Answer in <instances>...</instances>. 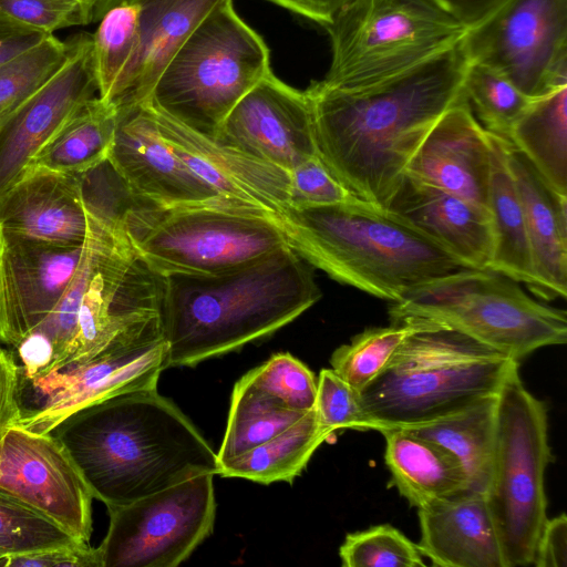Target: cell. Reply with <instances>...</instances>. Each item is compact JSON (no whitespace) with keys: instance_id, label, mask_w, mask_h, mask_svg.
Masks as SVG:
<instances>
[{"instance_id":"6da1fadb","label":"cell","mask_w":567,"mask_h":567,"mask_svg":"<svg viewBox=\"0 0 567 567\" xmlns=\"http://www.w3.org/2000/svg\"><path fill=\"white\" fill-rule=\"evenodd\" d=\"M467 63L457 44L370 85L311 82L305 91L318 156L355 197L383 208L430 130L465 96Z\"/></svg>"},{"instance_id":"7a4b0ae2","label":"cell","mask_w":567,"mask_h":567,"mask_svg":"<svg viewBox=\"0 0 567 567\" xmlns=\"http://www.w3.org/2000/svg\"><path fill=\"white\" fill-rule=\"evenodd\" d=\"M50 433L63 444L93 498L124 505L203 474H218L217 453L157 389L90 404Z\"/></svg>"},{"instance_id":"3957f363","label":"cell","mask_w":567,"mask_h":567,"mask_svg":"<svg viewBox=\"0 0 567 567\" xmlns=\"http://www.w3.org/2000/svg\"><path fill=\"white\" fill-rule=\"evenodd\" d=\"M303 260L288 246L217 274L164 276L159 321L167 368L237 350L313 306L321 292Z\"/></svg>"},{"instance_id":"277c9868","label":"cell","mask_w":567,"mask_h":567,"mask_svg":"<svg viewBox=\"0 0 567 567\" xmlns=\"http://www.w3.org/2000/svg\"><path fill=\"white\" fill-rule=\"evenodd\" d=\"M278 221L290 247L309 264L391 302L470 269L416 228L365 200L287 206Z\"/></svg>"},{"instance_id":"5b68a950","label":"cell","mask_w":567,"mask_h":567,"mask_svg":"<svg viewBox=\"0 0 567 567\" xmlns=\"http://www.w3.org/2000/svg\"><path fill=\"white\" fill-rule=\"evenodd\" d=\"M518 363L425 320L359 392V400L372 430L414 429L496 395Z\"/></svg>"},{"instance_id":"8992f818","label":"cell","mask_w":567,"mask_h":567,"mask_svg":"<svg viewBox=\"0 0 567 567\" xmlns=\"http://www.w3.org/2000/svg\"><path fill=\"white\" fill-rule=\"evenodd\" d=\"M270 71L267 44L228 0L176 51L145 102L215 138L233 107Z\"/></svg>"},{"instance_id":"52a82bcc","label":"cell","mask_w":567,"mask_h":567,"mask_svg":"<svg viewBox=\"0 0 567 567\" xmlns=\"http://www.w3.org/2000/svg\"><path fill=\"white\" fill-rule=\"evenodd\" d=\"M391 322L425 319L460 331L519 362L567 341V315L529 297L517 281L489 269H464L391 302Z\"/></svg>"},{"instance_id":"ba28073f","label":"cell","mask_w":567,"mask_h":567,"mask_svg":"<svg viewBox=\"0 0 567 567\" xmlns=\"http://www.w3.org/2000/svg\"><path fill=\"white\" fill-rule=\"evenodd\" d=\"M550 461L547 408L516 371L497 393L494 455L485 493L504 567L534 564L548 518L544 478Z\"/></svg>"},{"instance_id":"9c48e42d","label":"cell","mask_w":567,"mask_h":567,"mask_svg":"<svg viewBox=\"0 0 567 567\" xmlns=\"http://www.w3.org/2000/svg\"><path fill=\"white\" fill-rule=\"evenodd\" d=\"M324 29L332 58L321 81L337 89L398 75L456 47L467 31L431 0H350Z\"/></svg>"},{"instance_id":"30bf717a","label":"cell","mask_w":567,"mask_h":567,"mask_svg":"<svg viewBox=\"0 0 567 567\" xmlns=\"http://www.w3.org/2000/svg\"><path fill=\"white\" fill-rule=\"evenodd\" d=\"M290 247L277 216L252 206L165 209L133 243L158 274L221 272Z\"/></svg>"},{"instance_id":"8fae6325","label":"cell","mask_w":567,"mask_h":567,"mask_svg":"<svg viewBox=\"0 0 567 567\" xmlns=\"http://www.w3.org/2000/svg\"><path fill=\"white\" fill-rule=\"evenodd\" d=\"M214 474H203L124 505L106 506L101 567H176L213 530Z\"/></svg>"},{"instance_id":"7c38bea8","label":"cell","mask_w":567,"mask_h":567,"mask_svg":"<svg viewBox=\"0 0 567 567\" xmlns=\"http://www.w3.org/2000/svg\"><path fill=\"white\" fill-rule=\"evenodd\" d=\"M468 62L495 71L529 99L567 85V0H507L467 29Z\"/></svg>"},{"instance_id":"4fadbf2b","label":"cell","mask_w":567,"mask_h":567,"mask_svg":"<svg viewBox=\"0 0 567 567\" xmlns=\"http://www.w3.org/2000/svg\"><path fill=\"white\" fill-rule=\"evenodd\" d=\"M168 347L159 315L142 320L117 336L85 363L53 371L31 382L43 398L37 409L23 411L19 425L50 433L72 413L126 392L155 389L167 368Z\"/></svg>"},{"instance_id":"5bb4252c","label":"cell","mask_w":567,"mask_h":567,"mask_svg":"<svg viewBox=\"0 0 567 567\" xmlns=\"http://www.w3.org/2000/svg\"><path fill=\"white\" fill-rule=\"evenodd\" d=\"M0 492L47 516L79 540L92 534L93 496L52 433L11 426L0 440Z\"/></svg>"},{"instance_id":"9a60e30c","label":"cell","mask_w":567,"mask_h":567,"mask_svg":"<svg viewBox=\"0 0 567 567\" xmlns=\"http://www.w3.org/2000/svg\"><path fill=\"white\" fill-rule=\"evenodd\" d=\"M64 42L66 54L58 71L0 121V195L30 168L52 136L96 96L92 34L79 32Z\"/></svg>"},{"instance_id":"2e32d148","label":"cell","mask_w":567,"mask_h":567,"mask_svg":"<svg viewBox=\"0 0 567 567\" xmlns=\"http://www.w3.org/2000/svg\"><path fill=\"white\" fill-rule=\"evenodd\" d=\"M213 140L287 172L318 155L308 94L271 71L233 107Z\"/></svg>"},{"instance_id":"e0dca14e","label":"cell","mask_w":567,"mask_h":567,"mask_svg":"<svg viewBox=\"0 0 567 567\" xmlns=\"http://www.w3.org/2000/svg\"><path fill=\"white\" fill-rule=\"evenodd\" d=\"M83 246L0 229V341L16 347L53 310L81 264Z\"/></svg>"},{"instance_id":"ac0fdd59","label":"cell","mask_w":567,"mask_h":567,"mask_svg":"<svg viewBox=\"0 0 567 567\" xmlns=\"http://www.w3.org/2000/svg\"><path fill=\"white\" fill-rule=\"evenodd\" d=\"M116 111L107 158L138 195L167 209L193 205L249 206L227 199L188 168L162 136L147 102Z\"/></svg>"},{"instance_id":"d6986e66","label":"cell","mask_w":567,"mask_h":567,"mask_svg":"<svg viewBox=\"0 0 567 567\" xmlns=\"http://www.w3.org/2000/svg\"><path fill=\"white\" fill-rule=\"evenodd\" d=\"M404 175L488 212L491 143L465 96L430 130Z\"/></svg>"},{"instance_id":"ffe728a7","label":"cell","mask_w":567,"mask_h":567,"mask_svg":"<svg viewBox=\"0 0 567 567\" xmlns=\"http://www.w3.org/2000/svg\"><path fill=\"white\" fill-rule=\"evenodd\" d=\"M383 208L468 268L487 269L493 254L489 212L406 175Z\"/></svg>"},{"instance_id":"44dd1931","label":"cell","mask_w":567,"mask_h":567,"mask_svg":"<svg viewBox=\"0 0 567 567\" xmlns=\"http://www.w3.org/2000/svg\"><path fill=\"white\" fill-rule=\"evenodd\" d=\"M0 229L63 246H83L89 223L78 176L30 167L0 195Z\"/></svg>"},{"instance_id":"7402d4cb","label":"cell","mask_w":567,"mask_h":567,"mask_svg":"<svg viewBox=\"0 0 567 567\" xmlns=\"http://www.w3.org/2000/svg\"><path fill=\"white\" fill-rule=\"evenodd\" d=\"M507 166L524 212L536 276L534 293L545 300L567 295V196L557 193L534 164L503 137Z\"/></svg>"},{"instance_id":"603a6c76","label":"cell","mask_w":567,"mask_h":567,"mask_svg":"<svg viewBox=\"0 0 567 567\" xmlns=\"http://www.w3.org/2000/svg\"><path fill=\"white\" fill-rule=\"evenodd\" d=\"M138 9L135 52L109 101L122 107L147 101L158 76L198 24L228 0H131Z\"/></svg>"},{"instance_id":"cb8c5ba5","label":"cell","mask_w":567,"mask_h":567,"mask_svg":"<svg viewBox=\"0 0 567 567\" xmlns=\"http://www.w3.org/2000/svg\"><path fill=\"white\" fill-rule=\"evenodd\" d=\"M419 548L434 566L504 567L499 538L484 494L466 492L417 509Z\"/></svg>"},{"instance_id":"d4e9b609","label":"cell","mask_w":567,"mask_h":567,"mask_svg":"<svg viewBox=\"0 0 567 567\" xmlns=\"http://www.w3.org/2000/svg\"><path fill=\"white\" fill-rule=\"evenodd\" d=\"M381 434L391 484L411 506L423 509L471 492L461 463L442 445L406 429Z\"/></svg>"},{"instance_id":"484cf974","label":"cell","mask_w":567,"mask_h":567,"mask_svg":"<svg viewBox=\"0 0 567 567\" xmlns=\"http://www.w3.org/2000/svg\"><path fill=\"white\" fill-rule=\"evenodd\" d=\"M151 106V105H150ZM152 107V106H151ZM163 137L195 154L218 174L277 216L289 205V172L223 145L152 107Z\"/></svg>"},{"instance_id":"4316f807","label":"cell","mask_w":567,"mask_h":567,"mask_svg":"<svg viewBox=\"0 0 567 567\" xmlns=\"http://www.w3.org/2000/svg\"><path fill=\"white\" fill-rule=\"evenodd\" d=\"M487 133L491 143L488 212L493 229V254L487 269L524 282L534 292L533 255L520 199L507 166L503 137Z\"/></svg>"},{"instance_id":"83f0119b","label":"cell","mask_w":567,"mask_h":567,"mask_svg":"<svg viewBox=\"0 0 567 567\" xmlns=\"http://www.w3.org/2000/svg\"><path fill=\"white\" fill-rule=\"evenodd\" d=\"M497 394L435 422L406 429L436 442L461 463L471 492L486 493L491 480L496 426Z\"/></svg>"},{"instance_id":"f1b7e54d","label":"cell","mask_w":567,"mask_h":567,"mask_svg":"<svg viewBox=\"0 0 567 567\" xmlns=\"http://www.w3.org/2000/svg\"><path fill=\"white\" fill-rule=\"evenodd\" d=\"M507 140L557 193L567 196V85L533 99Z\"/></svg>"},{"instance_id":"f546056e","label":"cell","mask_w":567,"mask_h":567,"mask_svg":"<svg viewBox=\"0 0 567 567\" xmlns=\"http://www.w3.org/2000/svg\"><path fill=\"white\" fill-rule=\"evenodd\" d=\"M75 175L87 218L118 239L133 244L167 209L138 195L109 158Z\"/></svg>"},{"instance_id":"4dcf8cb0","label":"cell","mask_w":567,"mask_h":567,"mask_svg":"<svg viewBox=\"0 0 567 567\" xmlns=\"http://www.w3.org/2000/svg\"><path fill=\"white\" fill-rule=\"evenodd\" d=\"M116 112L112 104L93 97L41 148L30 167L80 174L100 164L113 144Z\"/></svg>"},{"instance_id":"1f68e13d","label":"cell","mask_w":567,"mask_h":567,"mask_svg":"<svg viewBox=\"0 0 567 567\" xmlns=\"http://www.w3.org/2000/svg\"><path fill=\"white\" fill-rule=\"evenodd\" d=\"M331 436L320 426L313 409L284 432L220 465L218 474L261 484L291 483Z\"/></svg>"},{"instance_id":"d6a6232c","label":"cell","mask_w":567,"mask_h":567,"mask_svg":"<svg viewBox=\"0 0 567 567\" xmlns=\"http://www.w3.org/2000/svg\"><path fill=\"white\" fill-rule=\"evenodd\" d=\"M308 412L288 409L241 378L234 386L219 466L290 427Z\"/></svg>"},{"instance_id":"836d02e7","label":"cell","mask_w":567,"mask_h":567,"mask_svg":"<svg viewBox=\"0 0 567 567\" xmlns=\"http://www.w3.org/2000/svg\"><path fill=\"white\" fill-rule=\"evenodd\" d=\"M424 323V319L405 318L388 327L368 328L333 351L331 369L360 392L382 371L401 343Z\"/></svg>"},{"instance_id":"e575fe53","label":"cell","mask_w":567,"mask_h":567,"mask_svg":"<svg viewBox=\"0 0 567 567\" xmlns=\"http://www.w3.org/2000/svg\"><path fill=\"white\" fill-rule=\"evenodd\" d=\"M138 9L133 1L110 10L93 38L97 96L107 102L137 44Z\"/></svg>"},{"instance_id":"d590c367","label":"cell","mask_w":567,"mask_h":567,"mask_svg":"<svg viewBox=\"0 0 567 567\" xmlns=\"http://www.w3.org/2000/svg\"><path fill=\"white\" fill-rule=\"evenodd\" d=\"M463 92L481 125L504 138L533 100L495 71L472 62L464 73Z\"/></svg>"},{"instance_id":"8d00e7d4","label":"cell","mask_w":567,"mask_h":567,"mask_svg":"<svg viewBox=\"0 0 567 567\" xmlns=\"http://www.w3.org/2000/svg\"><path fill=\"white\" fill-rule=\"evenodd\" d=\"M64 41L53 34L0 64V121L38 91L62 65Z\"/></svg>"},{"instance_id":"74e56055","label":"cell","mask_w":567,"mask_h":567,"mask_svg":"<svg viewBox=\"0 0 567 567\" xmlns=\"http://www.w3.org/2000/svg\"><path fill=\"white\" fill-rule=\"evenodd\" d=\"M344 567H424L419 545L389 524L349 533L340 546Z\"/></svg>"},{"instance_id":"f35d334b","label":"cell","mask_w":567,"mask_h":567,"mask_svg":"<svg viewBox=\"0 0 567 567\" xmlns=\"http://www.w3.org/2000/svg\"><path fill=\"white\" fill-rule=\"evenodd\" d=\"M243 378L288 409L299 412L315 409L317 379L290 353L274 354Z\"/></svg>"},{"instance_id":"ab89813d","label":"cell","mask_w":567,"mask_h":567,"mask_svg":"<svg viewBox=\"0 0 567 567\" xmlns=\"http://www.w3.org/2000/svg\"><path fill=\"white\" fill-rule=\"evenodd\" d=\"M78 540L47 516L0 492V547L8 555Z\"/></svg>"},{"instance_id":"60d3db41","label":"cell","mask_w":567,"mask_h":567,"mask_svg":"<svg viewBox=\"0 0 567 567\" xmlns=\"http://www.w3.org/2000/svg\"><path fill=\"white\" fill-rule=\"evenodd\" d=\"M315 412L320 426L333 435L337 430H372L359 400V392L332 369H322L317 379Z\"/></svg>"},{"instance_id":"b9f144b4","label":"cell","mask_w":567,"mask_h":567,"mask_svg":"<svg viewBox=\"0 0 567 567\" xmlns=\"http://www.w3.org/2000/svg\"><path fill=\"white\" fill-rule=\"evenodd\" d=\"M0 13L47 34L94 23L90 11L76 0H0Z\"/></svg>"},{"instance_id":"7bdbcfd3","label":"cell","mask_w":567,"mask_h":567,"mask_svg":"<svg viewBox=\"0 0 567 567\" xmlns=\"http://www.w3.org/2000/svg\"><path fill=\"white\" fill-rule=\"evenodd\" d=\"M289 205L327 206L361 200L316 155L289 172Z\"/></svg>"},{"instance_id":"ee69618b","label":"cell","mask_w":567,"mask_h":567,"mask_svg":"<svg viewBox=\"0 0 567 567\" xmlns=\"http://www.w3.org/2000/svg\"><path fill=\"white\" fill-rule=\"evenodd\" d=\"M90 267V248L85 241L84 254L75 276L48 317L33 330L43 334L53 346L58 371L75 337L78 316Z\"/></svg>"},{"instance_id":"f6af8a7d","label":"cell","mask_w":567,"mask_h":567,"mask_svg":"<svg viewBox=\"0 0 567 567\" xmlns=\"http://www.w3.org/2000/svg\"><path fill=\"white\" fill-rule=\"evenodd\" d=\"M0 567H101L97 549L87 542H73L39 550L9 554Z\"/></svg>"},{"instance_id":"bcb514c9","label":"cell","mask_w":567,"mask_h":567,"mask_svg":"<svg viewBox=\"0 0 567 567\" xmlns=\"http://www.w3.org/2000/svg\"><path fill=\"white\" fill-rule=\"evenodd\" d=\"M23 381L20 365L0 347V440L21 420L23 410L20 402Z\"/></svg>"},{"instance_id":"7dc6e473","label":"cell","mask_w":567,"mask_h":567,"mask_svg":"<svg viewBox=\"0 0 567 567\" xmlns=\"http://www.w3.org/2000/svg\"><path fill=\"white\" fill-rule=\"evenodd\" d=\"M24 381L33 382L53 372L56 355L51 342L39 331L29 332L16 347Z\"/></svg>"},{"instance_id":"c3c4849f","label":"cell","mask_w":567,"mask_h":567,"mask_svg":"<svg viewBox=\"0 0 567 567\" xmlns=\"http://www.w3.org/2000/svg\"><path fill=\"white\" fill-rule=\"evenodd\" d=\"M567 565V517L563 513L547 518L536 547L533 566L565 567Z\"/></svg>"},{"instance_id":"681fc988","label":"cell","mask_w":567,"mask_h":567,"mask_svg":"<svg viewBox=\"0 0 567 567\" xmlns=\"http://www.w3.org/2000/svg\"><path fill=\"white\" fill-rule=\"evenodd\" d=\"M48 35L0 13V64L37 45Z\"/></svg>"},{"instance_id":"f907efd6","label":"cell","mask_w":567,"mask_h":567,"mask_svg":"<svg viewBox=\"0 0 567 567\" xmlns=\"http://www.w3.org/2000/svg\"><path fill=\"white\" fill-rule=\"evenodd\" d=\"M440 9L472 29L498 10L507 0H431Z\"/></svg>"},{"instance_id":"816d5d0a","label":"cell","mask_w":567,"mask_h":567,"mask_svg":"<svg viewBox=\"0 0 567 567\" xmlns=\"http://www.w3.org/2000/svg\"><path fill=\"white\" fill-rule=\"evenodd\" d=\"M296 14L319 23L329 24L337 12L350 0H268Z\"/></svg>"},{"instance_id":"f5cc1de1","label":"cell","mask_w":567,"mask_h":567,"mask_svg":"<svg viewBox=\"0 0 567 567\" xmlns=\"http://www.w3.org/2000/svg\"><path fill=\"white\" fill-rule=\"evenodd\" d=\"M92 14L93 21L99 22L110 10L130 0H76Z\"/></svg>"},{"instance_id":"db71d44e","label":"cell","mask_w":567,"mask_h":567,"mask_svg":"<svg viewBox=\"0 0 567 567\" xmlns=\"http://www.w3.org/2000/svg\"><path fill=\"white\" fill-rule=\"evenodd\" d=\"M8 554L0 547V559H2Z\"/></svg>"}]
</instances>
